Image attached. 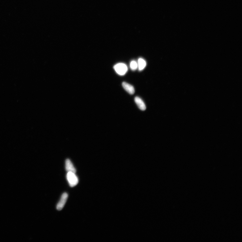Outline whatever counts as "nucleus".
I'll list each match as a JSON object with an SVG mask.
<instances>
[{
  "instance_id": "423d86ee",
  "label": "nucleus",
  "mask_w": 242,
  "mask_h": 242,
  "mask_svg": "<svg viewBox=\"0 0 242 242\" xmlns=\"http://www.w3.org/2000/svg\"><path fill=\"white\" fill-rule=\"evenodd\" d=\"M66 169L68 172H72L75 173L76 169L73 166L72 162L69 159H67L66 161Z\"/></svg>"
},
{
  "instance_id": "f257e3e1",
  "label": "nucleus",
  "mask_w": 242,
  "mask_h": 242,
  "mask_svg": "<svg viewBox=\"0 0 242 242\" xmlns=\"http://www.w3.org/2000/svg\"><path fill=\"white\" fill-rule=\"evenodd\" d=\"M67 178L69 184L71 187H74L79 183V179L75 174V173L72 172H68L67 175Z\"/></svg>"
},
{
  "instance_id": "39448f33",
  "label": "nucleus",
  "mask_w": 242,
  "mask_h": 242,
  "mask_svg": "<svg viewBox=\"0 0 242 242\" xmlns=\"http://www.w3.org/2000/svg\"><path fill=\"white\" fill-rule=\"evenodd\" d=\"M135 101L140 109L143 111L146 109L145 104L140 98L138 97H135Z\"/></svg>"
},
{
  "instance_id": "0eeeda50",
  "label": "nucleus",
  "mask_w": 242,
  "mask_h": 242,
  "mask_svg": "<svg viewBox=\"0 0 242 242\" xmlns=\"http://www.w3.org/2000/svg\"><path fill=\"white\" fill-rule=\"evenodd\" d=\"M138 67L140 71L143 70L146 67V61L142 58H139L138 60Z\"/></svg>"
},
{
  "instance_id": "6e6552de",
  "label": "nucleus",
  "mask_w": 242,
  "mask_h": 242,
  "mask_svg": "<svg viewBox=\"0 0 242 242\" xmlns=\"http://www.w3.org/2000/svg\"><path fill=\"white\" fill-rule=\"evenodd\" d=\"M138 67V65L136 62L135 61H133L130 63V67L133 70H136Z\"/></svg>"
},
{
  "instance_id": "f03ea898",
  "label": "nucleus",
  "mask_w": 242,
  "mask_h": 242,
  "mask_svg": "<svg viewBox=\"0 0 242 242\" xmlns=\"http://www.w3.org/2000/svg\"><path fill=\"white\" fill-rule=\"evenodd\" d=\"M114 69L117 74L121 75H125L128 71L127 66L123 63L116 64L114 66Z\"/></svg>"
},
{
  "instance_id": "20e7f679",
  "label": "nucleus",
  "mask_w": 242,
  "mask_h": 242,
  "mask_svg": "<svg viewBox=\"0 0 242 242\" xmlns=\"http://www.w3.org/2000/svg\"><path fill=\"white\" fill-rule=\"evenodd\" d=\"M122 86L126 92L130 95H133L135 93V89L134 87L126 82H124L122 83Z\"/></svg>"
},
{
  "instance_id": "7ed1b4c3",
  "label": "nucleus",
  "mask_w": 242,
  "mask_h": 242,
  "mask_svg": "<svg viewBox=\"0 0 242 242\" xmlns=\"http://www.w3.org/2000/svg\"><path fill=\"white\" fill-rule=\"evenodd\" d=\"M68 197V194L67 193H64L62 195V196L58 204H57V208L58 210H61L63 209Z\"/></svg>"
}]
</instances>
